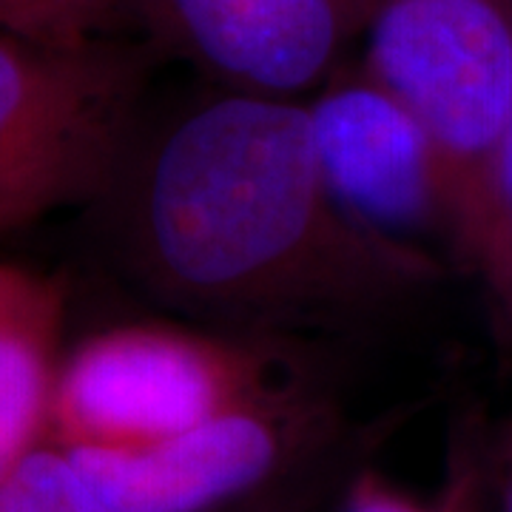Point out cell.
Returning a JSON list of instances; mask_svg holds the SVG:
<instances>
[{
    "mask_svg": "<svg viewBox=\"0 0 512 512\" xmlns=\"http://www.w3.org/2000/svg\"><path fill=\"white\" fill-rule=\"evenodd\" d=\"M123 12V0H0V35L52 49H92L109 43Z\"/></svg>",
    "mask_w": 512,
    "mask_h": 512,
    "instance_id": "7c38bea8",
    "label": "cell"
},
{
    "mask_svg": "<svg viewBox=\"0 0 512 512\" xmlns=\"http://www.w3.org/2000/svg\"><path fill=\"white\" fill-rule=\"evenodd\" d=\"M123 168L128 268L194 313L242 325L359 319L444 274V259L376 237L336 205L302 100L211 97Z\"/></svg>",
    "mask_w": 512,
    "mask_h": 512,
    "instance_id": "6da1fadb",
    "label": "cell"
},
{
    "mask_svg": "<svg viewBox=\"0 0 512 512\" xmlns=\"http://www.w3.org/2000/svg\"><path fill=\"white\" fill-rule=\"evenodd\" d=\"M313 473L293 478V481L276 487L271 493L251 498V501H245V504L225 512H311L313 501L319 495V481H316Z\"/></svg>",
    "mask_w": 512,
    "mask_h": 512,
    "instance_id": "4fadbf2b",
    "label": "cell"
},
{
    "mask_svg": "<svg viewBox=\"0 0 512 512\" xmlns=\"http://www.w3.org/2000/svg\"><path fill=\"white\" fill-rule=\"evenodd\" d=\"M0 512H114L72 447L46 439L0 478Z\"/></svg>",
    "mask_w": 512,
    "mask_h": 512,
    "instance_id": "30bf717a",
    "label": "cell"
},
{
    "mask_svg": "<svg viewBox=\"0 0 512 512\" xmlns=\"http://www.w3.org/2000/svg\"><path fill=\"white\" fill-rule=\"evenodd\" d=\"M487 512H512V430L501 453L490 458V498Z\"/></svg>",
    "mask_w": 512,
    "mask_h": 512,
    "instance_id": "5bb4252c",
    "label": "cell"
},
{
    "mask_svg": "<svg viewBox=\"0 0 512 512\" xmlns=\"http://www.w3.org/2000/svg\"><path fill=\"white\" fill-rule=\"evenodd\" d=\"M302 103L319 174L350 220L424 254L444 242L458 259L456 200L419 117L362 66L339 69Z\"/></svg>",
    "mask_w": 512,
    "mask_h": 512,
    "instance_id": "8992f818",
    "label": "cell"
},
{
    "mask_svg": "<svg viewBox=\"0 0 512 512\" xmlns=\"http://www.w3.org/2000/svg\"><path fill=\"white\" fill-rule=\"evenodd\" d=\"M339 433L302 379L137 447H72L114 512H225L313 473Z\"/></svg>",
    "mask_w": 512,
    "mask_h": 512,
    "instance_id": "5b68a950",
    "label": "cell"
},
{
    "mask_svg": "<svg viewBox=\"0 0 512 512\" xmlns=\"http://www.w3.org/2000/svg\"><path fill=\"white\" fill-rule=\"evenodd\" d=\"M467 268L484 279L498 311L512 328V97L487 171Z\"/></svg>",
    "mask_w": 512,
    "mask_h": 512,
    "instance_id": "8fae6325",
    "label": "cell"
},
{
    "mask_svg": "<svg viewBox=\"0 0 512 512\" xmlns=\"http://www.w3.org/2000/svg\"><path fill=\"white\" fill-rule=\"evenodd\" d=\"M66 311L60 276L0 262V478L49 439Z\"/></svg>",
    "mask_w": 512,
    "mask_h": 512,
    "instance_id": "ba28073f",
    "label": "cell"
},
{
    "mask_svg": "<svg viewBox=\"0 0 512 512\" xmlns=\"http://www.w3.org/2000/svg\"><path fill=\"white\" fill-rule=\"evenodd\" d=\"M362 69L419 117L450 180L467 262L512 97V0H362Z\"/></svg>",
    "mask_w": 512,
    "mask_h": 512,
    "instance_id": "277c9868",
    "label": "cell"
},
{
    "mask_svg": "<svg viewBox=\"0 0 512 512\" xmlns=\"http://www.w3.org/2000/svg\"><path fill=\"white\" fill-rule=\"evenodd\" d=\"M490 498V453L470 430L453 447L447 476L436 493L419 495L365 467L350 478L336 512H487Z\"/></svg>",
    "mask_w": 512,
    "mask_h": 512,
    "instance_id": "9c48e42d",
    "label": "cell"
},
{
    "mask_svg": "<svg viewBox=\"0 0 512 512\" xmlns=\"http://www.w3.org/2000/svg\"><path fill=\"white\" fill-rule=\"evenodd\" d=\"M288 382L291 362L265 339L126 322L63 353L49 439L137 447Z\"/></svg>",
    "mask_w": 512,
    "mask_h": 512,
    "instance_id": "3957f363",
    "label": "cell"
},
{
    "mask_svg": "<svg viewBox=\"0 0 512 512\" xmlns=\"http://www.w3.org/2000/svg\"><path fill=\"white\" fill-rule=\"evenodd\" d=\"M137 92V63L111 43L52 49L0 35V234L114 191Z\"/></svg>",
    "mask_w": 512,
    "mask_h": 512,
    "instance_id": "7a4b0ae2",
    "label": "cell"
},
{
    "mask_svg": "<svg viewBox=\"0 0 512 512\" xmlns=\"http://www.w3.org/2000/svg\"><path fill=\"white\" fill-rule=\"evenodd\" d=\"M157 29L231 92L302 100L339 72L350 0H148Z\"/></svg>",
    "mask_w": 512,
    "mask_h": 512,
    "instance_id": "52a82bcc",
    "label": "cell"
}]
</instances>
